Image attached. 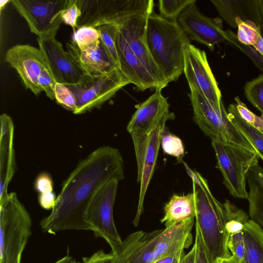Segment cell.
I'll use <instances>...</instances> for the list:
<instances>
[{"label":"cell","instance_id":"obj_53","mask_svg":"<svg viewBox=\"0 0 263 263\" xmlns=\"http://www.w3.org/2000/svg\"><path fill=\"white\" fill-rule=\"evenodd\" d=\"M215 263H218V260H217Z\"/></svg>","mask_w":263,"mask_h":263},{"label":"cell","instance_id":"obj_18","mask_svg":"<svg viewBox=\"0 0 263 263\" xmlns=\"http://www.w3.org/2000/svg\"><path fill=\"white\" fill-rule=\"evenodd\" d=\"M155 90L132 116L127 126L132 136L148 134L162 121L175 118L174 113L170 111L167 99L162 95L161 89Z\"/></svg>","mask_w":263,"mask_h":263},{"label":"cell","instance_id":"obj_52","mask_svg":"<svg viewBox=\"0 0 263 263\" xmlns=\"http://www.w3.org/2000/svg\"><path fill=\"white\" fill-rule=\"evenodd\" d=\"M73 263H82L80 262H77L75 259L74 260Z\"/></svg>","mask_w":263,"mask_h":263},{"label":"cell","instance_id":"obj_40","mask_svg":"<svg viewBox=\"0 0 263 263\" xmlns=\"http://www.w3.org/2000/svg\"><path fill=\"white\" fill-rule=\"evenodd\" d=\"M236 109L240 117L247 123L253 125L256 115L251 111L240 99L239 97L235 98Z\"/></svg>","mask_w":263,"mask_h":263},{"label":"cell","instance_id":"obj_49","mask_svg":"<svg viewBox=\"0 0 263 263\" xmlns=\"http://www.w3.org/2000/svg\"><path fill=\"white\" fill-rule=\"evenodd\" d=\"M74 260V259L71 256L67 254L54 263H73Z\"/></svg>","mask_w":263,"mask_h":263},{"label":"cell","instance_id":"obj_32","mask_svg":"<svg viewBox=\"0 0 263 263\" xmlns=\"http://www.w3.org/2000/svg\"><path fill=\"white\" fill-rule=\"evenodd\" d=\"M224 34L227 42L231 43L245 53L254 64L263 72V57L253 46L240 43L236 35L231 30L224 31Z\"/></svg>","mask_w":263,"mask_h":263},{"label":"cell","instance_id":"obj_7","mask_svg":"<svg viewBox=\"0 0 263 263\" xmlns=\"http://www.w3.org/2000/svg\"><path fill=\"white\" fill-rule=\"evenodd\" d=\"M217 167L223 176V183L230 194L247 199L246 184L250 170L258 164L260 157L256 152L232 144L212 140Z\"/></svg>","mask_w":263,"mask_h":263},{"label":"cell","instance_id":"obj_19","mask_svg":"<svg viewBox=\"0 0 263 263\" xmlns=\"http://www.w3.org/2000/svg\"><path fill=\"white\" fill-rule=\"evenodd\" d=\"M116 46L119 68L130 83L134 84L140 91L148 88L161 89L159 84L131 50L119 27L116 37Z\"/></svg>","mask_w":263,"mask_h":263},{"label":"cell","instance_id":"obj_15","mask_svg":"<svg viewBox=\"0 0 263 263\" xmlns=\"http://www.w3.org/2000/svg\"><path fill=\"white\" fill-rule=\"evenodd\" d=\"M150 14L133 15L118 25L119 30L131 50L159 84L162 89L167 85L168 83L153 60L146 42L147 22Z\"/></svg>","mask_w":263,"mask_h":263},{"label":"cell","instance_id":"obj_5","mask_svg":"<svg viewBox=\"0 0 263 263\" xmlns=\"http://www.w3.org/2000/svg\"><path fill=\"white\" fill-rule=\"evenodd\" d=\"M32 221L15 192L0 202V263H21Z\"/></svg>","mask_w":263,"mask_h":263},{"label":"cell","instance_id":"obj_16","mask_svg":"<svg viewBox=\"0 0 263 263\" xmlns=\"http://www.w3.org/2000/svg\"><path fill=\"white\" fill-rule=\"evenodd\" d=\"M5 61L16 70L26 88L36 96L43 91L37 80L43 69L48 66L39 48L28 44L14 45L7 50Z\"/></svg>","mask_w":263,"mask_h":263},{"label":"cell","instance_id":"obj_31","mask_svg":"<svg viewBox=\"0 0 263 263\" xmlns=\"http://www.w3.org/2000/svg\"><path fill=\"white\" fill-rule=\"evenodd\" d=\"M97 28L99 31L100 37L104 46L113 60L119 65L116 46V37L118 30V25L107 24L99 26Z\"/></svg>","mask_w":263,"mask_h":263},{"label":"cell","instance_id":"obj_26","mask_svg":"<svg viewBox=\"0 0 263 263\" xmlns=\"http://www.w3.org/2000/svg\"><path fill=\"white\" fill-rule=\"evenodd\" d=\"M227 112L230 120L252 144L260 159L263 161V131L242 119L235 104H230Z\"/></svg>","mask_w":263,"mask_h":263},{"label":"cell","instance_id":"obj_42","mask_svg":"<svg viewBox=\"0 0 263 263\" xmlns=\"http://www.w3.org/2000/svg\"><path fill=\"white\" fill-rule=\"evenodd\" d=\"M56 196L55 193L51 192L40 194L39 202L42 208L45 210H52L54 206Z\"/></svg>","mask_w":263,"mask_h":263},{"label":"cell","instance_id":"obj_38","mask_svg":"<svg viewBox=\"0 0 263 263\" xmlns=\"http://www.w3.org/2000/svg\"><path fill=\"white\" fill-rule=\"evenodd\" d=\"M34 187L40 194L52 192L53 182L51 176L45 172L39 174L35 179Z\"/></svg>","mask_w":263,"mask_h":263},{"label":"cell","instance_id":"obj_45","mask_svg":"<svg viewBox=\"0 0 263 263\" xmlns=\"http://www.w3.org/2000/svg\"><path fill=\"white\" fill-rule=\"evenodd\" d=\"M196 248L194 245L191 250L181 258L179 263H195Z\"/></svg>","mask_w":263,"mask_h":263},{"label":"cell","instance_id":"obj_17","mask_svg":"<svg viewBox=\"0 0 263 263\" xmlns=\"http://www.w3.org/2000/svg\"><path fill=\"white\" fill-rule=\"evenodd\" d=\"M39 49L43 53L54 81L65 85L79 83L85 75L62 44L55 37L37 39Z\"/></svg>","mask_w":263,"mask_h":263},{"label":"cell","instance_id":"obj_50","mask_svg":"<svg viewBox=\"0 0 263 263\" xmlns=\"http://www.w3.org/2000/svg\"><path fill=\"white\" fill-rule=\"evenodd\" d=\"M9 2H11V1H1L0 3L1 10L3 9V8H4L7 4Z\"/></svg>","mask_w":263,"mask_h":263},{"label":"cell","instance_id":"obj_8","mask_svg":"<svg viewBox=\"0 0 263 263\" xmlns=\"http://www.w3.org/2000/svg\"><path fill=\"white\" fill-rule=\"evenodd\" d=\"M76 2L81 11L76 29L119 25L133 15L151 13L155 6L153 0H76Z\"/></svg>","mask_w":263,"mask_h":263},{"label":"cell","instance_id":"obj_33","mask_svg":"<svg viewBox=\"0 0 263 263\" xmlns=\"http://www.w3.org/2000/svg\"><path fill=\"white\" fill-rule=\"evenodd\" d=\"M161 145L164 153L181 159L184 154V148L181 140L177 136L163 131Z\"/></svg>","mask_w":263,"mask_h":263},{"label":"cell","instance_id":"obj_43","mask_svg":"<svg viewBox=\"0 0 263 263\" xmlns=\"http://www.w3.org/2000/svg\"><path fill=\"white\" fill-rule=\"evenodd\" d=\"M185 248H181L177 251L171 252L162 257L154 263H174L177 257L184 253Z\"/></svg>","mask_w":263,"mask_h":263},{"label":"cell","instance_id":"obj_2","mask_svg":"<svg viewBox=\"0 0 263 263\" xmlns=\"http://www.w3.org/2000/svg\"><path fill=\"white\" fill-rule=\"evenodd\" d=\"M194 218L151 232L137 231L121 242L109 243L115 263H154L167 254L189 248Z\"/></svg>","mask_w":263,"mask_h":263},{"label":"cell","instance_id":"obj_3","mask_svg":"<svg viewBox=\"0 0 263 263\" xmlns=\"http://www.w3.org/2000/svg\"><path fill=\"white\" fill-rule=\"evenodd\" d=\"M192 181L195 203L196 226L200 232L209 263L228 258L227 214L223 203L213 195L206 180L198 172L184 164Z\"/></svg>","mask_w":263,"mask_h":263},{"label":"cell","instance_id":"obj_29","mask_svg":"<svg viewBox=\"0 0 263 263\" xmlns=\"http://www.w3.org/2000/svg\"><path fill=\"white\" fill-rule=\"evenodd\" d=\"M196 2V0H159V15L168 21L177 23L178 17L182 12Z\"/></svg>","mask_w":263,"mask_h":263},{"label":"cell","instance_id":"obj_4","mask_svg":"<svg viewBox=\"0 0 263 263\" xmlns=\"http://www.w3.org/2000/svg\"><path fill=\"white\" fill-rule=\"evenodd\" d=\"M146 42L151 55L167 83L183 72L184 49L190 40L177 23L153 11L148 16Z\"/></svg>","mask_w":263,"mask_h":263},{"label":"cell","instance_id":"obj_28","mask_svg":"<svg viewBox=\"0 0 263 263\" xmlns=\"http://www.w3.org/2000/svg\"><path fill=\"white\" fill-rule=\"evenodd\" d=\"M237 28V37L238 41L245 45L253 46L261 36V27L250 20L242 21L236 19Z\"/></svg>","mask_w":263,"mask_h":263},{"label":"cell","instance_id":"obj_36","mask_svg":"<svg viewBox=\"0 0 263 263\" xmlns=\"http://www.w3.org/2000/svg\"><path fill=\"white\" fill-rule=\"evenodd\" d=\"M37 81L40 87L46 93V96L51 100H54L57 82L53 78L48 67L43 69Z\"/></svg>","mask_w":263,"mask_h":263},{"label":"cell","instance_id":"obj_44","mask_svg":"<svg viewBox=\"0 0 263 263\" xmlns=\"http://www.w3.org/2000/svg\"><path fill=\"white\" fill-rule=\"evenodd\" d=\"M257 4V24L261 27L263 32V0H256Z\"/></svg>","mask_w":263,"mask_h":263},{"label":"cell","instance_id":"obj_46","mask_svg":"<svg viewBox=\"0 0 263 263\" xmlns=\"http://www.w3.org/2000/svg\"><path fill=\"white\" fill-rule=\"evenodd\" d=\"M256 50L263 57V32L261 31V36L258 40L257 43L253 46Z\"/></svg>","mask_w":263,"mask_h":263},{"label":"cell","instance_id":"obj_11","mask_svg":"<svg viewBox=\"0 0 263 263\" xmlns=\"http://www.w3.org/2000/svg\"><path fill=\"white\" fill-rule=\"evenodd\" d=\"M166 121H162L148 134L132 136L137 161V181L140 184L138 206L133 220L136 227L143 212L145 194L154 172Z\"/></svg>","mask_w":263,"mask_h":263},{"label":"cell","instance_id":"obj_10","mask_svg":"<svg viewBox=\"0 0 263 263\" xmlns=\"http://www.w3.org/2000/svg\"><path fill=\"white\" fill-rule=\"evenodd\" d=\"M69 0H12L13 7L38 38L55 37L62 22L61 13Z\"/></svg>","mask_w":263,"mask_h":263},{"label":"cell","instance_id":"obj_41","mask_svg":"<svg viewBox=\"0 0 263 263\" xmlns=\"http://www.w3.org/2000/svg\"><path fill=\"white\" fill-rule=\"evenodd\" d=\"M82 263H115V260L111 253L107 254L99 250L90 257H83Z\"/></svg>","mask_w":263,"mask_h":263},{"label":"cell","instance_id":"obj_39","mask_svg":"<svg viewBox=\"0 0 263 263\" xmlns=\"http://www.w3.org/2000/svg\"><path fill=\"white\" fill-rule=\"evenodd\" d=\"M194 245L196 248L195 263H209L200 232L196 226V237Z\"/></svg>","mask_w":263,"mask_h":263},{"label":"cell","instance_id":"obj_9","mask_svg":"<svg viewBox=\"0 0 263 263\" xmlns=\"http://www.w3.org/2000/svg\"><path fill=\"white\" fill-rule=\"evenodd\" d=\"M129 83L119 68L108 73L85 74L79 83L66 85L77 99V107L73 114H84L100 107Z\"/></svg>","mask_w":263,"mask_h":263},{"label":"cell","instance_id":"obj_23","mask_svg":"<svg viewBox=\"0 0 263 263\" xmlns=\"http://www.w3.org/2000/svg\"><path fill=\"white\" fill-rule=\"evenodd\" d=\"M247 182L250 216L251 220L263 227V167L259 164L250 170Z\"/></svg>","mask_w":263,"mask_h":263},{"label":"cell","instance_id":"obj_48","mask_svg":"<svg viewBox=\"0 0 263 263\" xmlns=\"http://www.w3.org/2000/svg\"><path fill=\"white\" fill-rule=\"evenodd\" d=\"M218 263H242L233 255L228 258L218 259Z\"/></svg>","mask_w":263,"mask_h":263},{"label":"cell","instance_id":"obj_12","mask_svg":"<svg viewBox=\"0 0 263 263\" xmlns=\"http://www.w3.org/2000/svg\"><path fill=\"white\" fill-rule=\"evenodd\" d=\"M119 180H110L104 184L93 198L86 214V221L96 237L108 243L122 240L116 227L113 209Z\"/></svg>","mask_w":263,"mask_h":263},{"label":"cell","instance_id":"obj_34","mask_svg":"<svg viewBox=\"0 0 263 263\" xmlns=\"http://www.w3.org/2000/svg\"><path fill=\"white\" fill-rule=\"evenodd\" d=\"M55 100L64 108L74 112L77 107V101L72 91L65 85L57 83Z\"/></svg>","mask_w":263,"mask_h":263},{"label":"cell","instance_id":"obj_51","mask_svg":"<svg viewBox=\"0 0 263 263\" xmlns=\"http://www.w3.org/2000/svg\"><path fill=\"white\" fill-rule=\"evenodd\" d=\"M183 254L184 253H182L181 254H180V255H179L177 258L176 259V260L174 261V263H179L180 262V260L181 259V258L183 257Z\"/></svg>","mask_w":263,"mask_h":263},{"label":"cell","instance_id":"obj_25","mask_svg":"<svg viewBox=\"0 0 263 263\" xmlns=\"http://www.w3.org/2000/svg\"><path fill=\"white\" fill-rule=\"evenodd\" d=\"M245 254L243 263H263V230L251 219L245 224Z\"/></svg>","mask_w":263,"mask_h":263},{"label":"cell","instance_id":"obj_14","mask_svg":"<svg viewBox=\"0 0 263 263\" xmlns=\"http://www.w3.org/2000/svg\"><path fill=\"white\" fill-rule=\"evenodd\" d=\"M177 23L190 40L203 44L210 50L216 44L226 41L221 20L203 15L195 3L190 5L182 12Z\"/></svg>","mask_w":263,"mask_h":263},{"label":"cell","instance_id":"obj_6","mask_svg":"<svg viewBox=\"0 0 263 263\" xmlns=\"http://www.w3.org/2000/svg\"><path fill=\"white\" fill-rule=\"evenodd\" d=\"M189 96L194 121L205 135L212 140L232 144L256 152L230 120L222 102L218 104L211 101L192 85H189Z\"/></svg>","mask_w":263,"mask_h":263},{"label":"cell","instance_id":"obj_24","mask_svg":"<svg viewBox=\"0 0 263 263\" xmlns=\"http://www.w3.org/2000/svg\"><path fill=\"white\" fill-rule=\"evenodd\" d=\"M164 216L160 220L165 227L174 223L195 217V203L193 193L173 195L164 206Z\"/></svg>","mask_w":263,"mask_h":263},{"label":"cell","instance_id":"obj_21","mask_svg":"<svg viewBox=\"0 0 263 263\" xmlns=\"http://www.w3.org/2000/svg\"><path fill=\"white\" fill-rule=\"evenodd\" d=\"M67 51L85 74L108 73L119 68L111 58L101 39L96 50L83 51L71 42L66 44Z\"/></svg>","mask_w":263,"mask_h":263},{"label":"cell","instance_id":"obj_47","mask_svg":"<svg viewBox=\"0 0 263 263\" xmlns=\"http://www.w3.org/2000/svg\"><path fill=\"white\" fill-rule=\"evenodd\" d=\"M253 125L263 131V114H261L260 116H256L255 122Z\"/></svg>","mask_w":263,"mask_h":263},{"label":"cell","instance_id":"obj_30","mask_svg":"<svg viewBox=\"0 0 263 263\" xmlns=\"http://www.w3.org/2000/svg\"><path fill=\"white\" fill-rule=\"evenodd\" d=\"M244 90L248 100L263 114V73L248 82Z\"/></svg>","mask_w":263,"mask_h":263},{"label":"cell","instance_id":"obj_22","mask_svg":"<svg viewBox=\"0 0 263 263\" xmlns=\"http://www.w3.org/2000/svg\"><path fill=\"white\" fill-rule=\"evenodd\" d=\"M222 18L232 27L237 28L236 19L250 20L257 24L256 0H212Z\"/></svg>","mask_w":263,"mask_h":263},{"label":"cell","instance_id":"obj_27","mask_svg":"<svg viewBox=\"0 0 263 263\" xmlns=\"http://www.w3.org/2000/svg\"><path fill=\"white\" fill-rule=\"evenodd\" d=\"M70 42L81 51L96 50L101 42L100 34L97 28L83 26L76 29Z\"/></svg>","mask_w":263,"mask_h":263},{"label":"cell","instance_id":"obj_20","mask_svg":"<svg viewBox=\"0 0 263 263\" xmlns=\"http://www.w3.org/2000/svg\"><path fill=\"white\" fill-rule=\"evenodd\" d=\"M0 202L7 197L8 184L15 168L13 148L14 125L11 118L6 114L1 116Z\"/></svg>","mask_w":263,"mask_h":263},{"label":"cell","instance_id":"obj_1","mask_svg":"<svg viewBox=\"0 0 263 263\" xmlns=\"http://www.w3.org/2000/svg\"><path fill=\"white\" fill-rule=\"evenodd\" d=\"M120 151L101 146L81 161L64 182L50 214L40 226L50 234L64 230H91L86 214L100 188L110 180L124 178Z\"/></svg>","mask_w":263,"mask_h":263},{"label":"cell","instance_id":"obj_37","mask_svg":"<svg viewBox=\"0 0 263 263\" xmlns=\"http://www.w3.org/2000/svg\"><path fill=\"white\" fill-rule=\"evenodd\" d=\"M81 14L76 0H69L67 6L61 13L62 22L70 26L76 31L77 20Z\"/></svg>","mask_w":263,"mask_h":263},{"label":"cell","instance_id":"obj_35","mask_svg":"<svg viewBox=\"0 0 263 263\" xmlns=\"http://www.w3.org/2000/svg\"><path fill=\"white\" fill-rule=\"evenodd\" d=\"M228 247L232 255L243 263L245 254L243 231L231 234L229 236Z\"/></svg>","mask_w":263,"mask_h":263},{"label":"cell","instance_id":"obj_13","mask_svg":"<svg viewBox=\"0 0 263 263\" xmlns=\"http://www.w3.org/2000/svg\"><path fill=\"white\" fill-rule=\"evenodd\" d=\"M183 73L192 85L211 101L220 104L222 96L209 64L206 53L190 43L184 49Z\"/></svg>","mask_w":263,"mask_h":263}]
</instances>
